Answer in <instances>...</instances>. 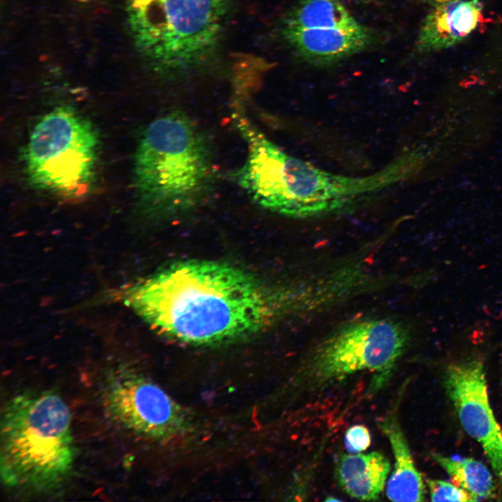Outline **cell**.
Here are the masks:
<instances>
[{
	"instance_id": "1",
	"label": "cell",
	"mask_w": 502,
	"mask_h": 502,
	"mask_svg": "<svg viewBox=\"0 0 502 502\" xmlns=\"http://www.w3.org/2000/svg\"><path fill=\"white\" fill-rule=\"evenodd\" d=\"M128 301L158 331L193 345L252 335L273 321L279 307L275 294L243 271L201 260L163 269L133 288Z\"/></svg>"
},
{
	"instance_id": "2",
	"label": "cell",
	"mask_w": 502,
	"mask_h": 502,
	"mask_svg": "<svg viewBox=\"0 0 502 502\" xmlns=\"http://www.w3.org/2000/svg\"><path fill=\"white\" fill-rule=\"evenodd\" d=\"M74 459L70 411L58 394L23 393L7 402L1 419L4 485L37 492L55 489L70 474Z\"/></svg>"
},
{
	"instance_id": "3",
	"label": "cell",
	"mask_w": 502,
	"mask_h": 502,
	"mask_svg": "<svg viewBox=\"0 0 502 502\" xmlns=\"http://www.w3.org/2000/svg\"><path fill=\"white\" fill-rule=\"evenodd\" d=\"M211 176L208 142L188 117L172 112L146 130L135 160V185L150 213L174 215L206 195Z\"/></svg>"
},
{
	"instance_id": "4",
	"label": "cell",
	"mask_w": 502,
	"mask_h": 502,
	"mask_svg": "<svg viewBox=\"0 0 502 502\" xmlns=\"http://www.w3.org/2000/svg\"><path fill=\"white\" fill-rule=\"evenodd\" d=\"M409 333L390 319L356 321L335 331L316 345L296 371L292 390L312 395L360 372L372 374L368 393L390 381L405 352Z\"/></svg>"
},
{
	"instance_id": "5",
	"label": "cell",
	"mask_w": 502,
	"mask_h": 502,
	"mask_svg": "<svg viewBox=\"0 0 502 502\" xmlns=\"http://www.w3.org/2000/svg\"><path fill=\"white\" fill-rule=\"evenodd\" d=\"M227 0H130L140 50L164 70L179 72L205 61L219 40Z\"/></svg>"
},
{
	"instance_id": "6",
	"label": "cell",
	"mask_w": 502,
	"mask_h": 502,
	"mask_svg": "<svg viewBox=\"0 0 502 502\" xmlns=\"http://www.w3.org/2000/svg\"><path fill=\"white\" fill-rule=\"evenodd\" d=\"M97 146V135L86 119L70 108H56L30 136L25 155L29 180L62 195H82L93 178Z\"/></svg>"
},
{
	"instance_id": "7",
	"label": "cell",
	"mask_w": 502,
	"mask_h": 502,
	"mask_svg": "<svg viewBox=\"0 0 502 502\" xmlns=\"http://www.w3.org/2000/svg\"><path fill=\"white\" fill-rule=\"evenodd\" d=\"M102 398L113 420L146 438L165 441L190 429L184 409L158 386L136 372L121 370L109 374Z\"/></svg>"
},
{
	"instance_id": "8",
	"label": "cell",
	"mask_w": 502,
	"mask_h": 502,
	"mask_svg": "<svg viewBox=\"0 0 502 502\" xmlns=\"http://www.w3.org/2000/svg\"><path fill=\"white\" fill-rule=\"evenodd\" d=\"M444 381L462 426L481 446L502 484V429L489 403L483 363L471 359L452 363Z\"/></svg>"
},
{
	"instance_id": "9",
	"label": "cell",
	"mask_w": 502,
	"mask_h": 502,
	"mask_svg": "<svg viewBox=\"0 0 502 502\" xmlns=\"http://www.w3.org/2000/svg\"><path fill=\"white\" fill-rule=\"evenodd\" d=\"M284 38L294 52L311 63L338 61L365 49L372 35L362 24L352 28L283 29Z\"/></svg>"
},
{
	"instance_id": "10",
	"label": "cell",
	"mask_w": 502,
	"mask_h": 502,
	"mask_svg": "<svg viewBox=\"0 0 502 502\" xmlns=\"http://www.w3.org/2000/svg\"><path fill=\"white\" fill-rule=\"evenodd\" d=\"M482 12L479 0H453L434 6L420 26L417 50L431 52L461 43L478 26Z\"/></svg>"
},
{
	"instance_id": "11",
	"label": "cell",
	"mask_w": 502,
	"mask_h": 502,
	"mask_svg": "<svg viewBox=\"0 0 502 502\" xmlns=\"http://www.w3.org/2000/svg\"><path fill=\"white\" fill-rule=\"evenodd\" d=\"M395 405L376 421V425L388 439L394 464L386 483V494L391 501H423L425 486L418 471L405 434L397 417Z\"/></svg>"
},
{
	"instance_id": "12",
	"label": "cell",
	"mask_w": 502,
	"mask_h": 502,
	"mask_svg": "<svg viewBox=\"0 0 502 502\" xmlns=\"http://www.w3.org/2000/svg\"><path fill=\"white\" fill-rule=\"evenodd\" d=\"M391 470L388 459L379 451L342 454L336 477L342 489L360 501L378 499Z\"/></svg>"
},
{
	"instance_id": "13",
	"label": "cell",
	"mask_w": 502,
	"mask_h": 502,
	"mask_svg": "<svg viewBox=\"0 0 502 502\" xmlns=\"http://www.w3.org/2000/svg\"><path fill=\"white\" fill-rule=\"evenodd\" d=\"M360 24L340 0H301L287 16L283 28H352Z\"/></svg>"
},
{
	"instance_id": "14",
	"label": "cell",
	"mask_w": 502,
	"mask_h": 502,
	"mask_svg": "<svg viewBox=\"0 0 502 502\" xmlns=\"http://www.w3.org/2000/svg\"><path fill=\"white\" fill-rule=\"evenodd\" d=\"M432 458L450 476L456 485L469 493L476 501L494 497L493 476L481 462L466 457H452L433 453Z\"/></svg>"
},
{
	"instance_id": "15",
	"label": "cell",
	"mask_w": 502,
	"mask_h": 502,
	"mask_svg": "<svg viewBox=\"0 0 502 502\" xmlns=\"http://www.w3.org/2000/svg\"><path fill=\"white\" fill-rule=\"evenodd\" d=\"M432 501H476L466 491L454 483L438 479H428Z\"/></svg>"
},
{
	"instance_id": "16",
	"label": "cell",
	"mask_w": 502,
	"mask_h": 502,
	"mask_svg": "<svg viewBox=\"0 0 502 502\" xmlns=\"http://www.w3.org/2000/svg\"><path fill=\"white\" fill-rule=\"evenodd\" d=\"M371 434L363 425H354L347 429L344 435L345 448L349 453L366 450L371 444Z\"/></svg>"
},
{
	"instance_id": "17",
	"label": "cell",
	"mask_w": 502,
	"mask_h": 502,
	"mask_svg": "<svg viewBox=\"0 0 502 502\" xmlns=\"http://www.w3.org/2000/svg\"><path fill=\"white\" fill-rule=\"evenodd\" d=\"M425 1L434 6L436 5L447 3V2H449V1H451L453 0H425Z\"/></svg>"
}]
</instances>
